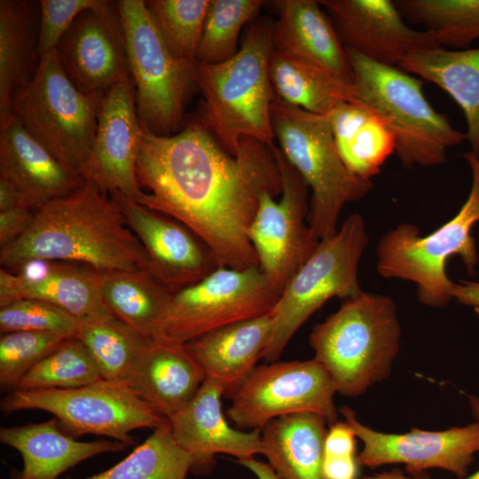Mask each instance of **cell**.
Masks as SVG:
<instances>
[{
    "instance_id": "6da1fadb",
    "label": "cell",
    "mask_w": 479,
    "mask_h": 479,
    "mask_svg": "<svg viewBox=\"0 0 479 479\" xmlns=\"http://www.w3.org/2000/svg\"><path fill=\"white\" fill-rule=\"evenodd\" d=\"M136 173L148 191L137 202L186 226L220 267L258 266L248 229L261 196L282 191L272 147L242 137L232 155L200 121L168 137L143 130Z\"/></svg>"
},
{
    "instance_id": "7a4b0ae2",
    "label": "cell",
    "mask_w": 479,
    "mask_h": 479,
    "mask_svg": "<svg viewBox=\"0 0 479 479\" xmlns=\"http://www.w3.org/2000/svg\"><path fill=\"white\" fill-rule=\"evenodd\" d=\"M35 259L79 263L102 272L149 271L147 253L119 204L85 182L40 208L28 229L0 250L1 268L9 271Z\"/></svg>"
},
{
    "instance_id": "3957f363",
    "label": "cell",
    "mask_w": 479,
    "mask_h": 479,
    "mask_svg": "<svg viewBox=\"0 0 479 479\" xmlns=\"http://www.w3.org/2000/svg\"><path fill=\"white\" fill-rule=\"evenodd\" d=\"M272 25L269 18L256 20L227 61L197 63V84L204 97L200 122L232 155L242 137L275 145L271 114L275 94L269 75Z\"/></svg>"
},
{
    "instance_id": "277c9868",
    "label": "cell",
    "mask_w": 479,
    "mask_h": 479,
    "mask_svg": "<svg viewBox=\"0 0 479 479\" xmlns=\"http://www.w3.org/2000/svg\"><path fill=\"white\" fill-rule=\"evenodd\" d=\"M400 334L394 301L363 291L316 325L309 342L336 391L357 397L389 375Z\"/></svg>"
},
{
    "instance_id": "5b68a950",
    "label": "cell",
    "mask_w": 479,
    "mask_h": 479,
    "mask_svg": "<svg viewBox=\"0 0 479 479\" xmlns=\"http://www.w3.org/2000/svg\"><path fill=\"white\" fill-rule=\"evenodd\" d=\"M345 48L356 100L373 109L389 126L401 164L412 168L445 162L447 150L466 140V135L429 104L422 82L400 67L374 62Z\"/></svg>"
},
{
    "instance_id": "8992f818",
    "label": "cell",
    "mask_w": 479,
    "mask_h": 479,
    "mask_svg": "<svg viewBox=\"0 0 479 479\" xmlns=\"http://www.w3.org/2000/svg\"><path fill=\"white\" fill-rule=\"evenodd\" d=\"M462 156L471 169L472 184L459 212L424 237L414 224H401L385 233L376 247L378 273L413 282L420 302L433 308L444 307L452 298L448 259L459 256L470 275L478 263L471 231L479 222V158L471 151Z\"/></svg>"
},
{
    "instance_id": "52a82bcc",
    "label": "cell",
    "mask_w": 479,
    "mask_h": 479,
    "mask_svg": "<svg viewBox=\"0 0 479 479\" xmlns=\"http://www.w3.org/2000/svg\"><path fill=\"white\" fill-rule=\"evenodd\" d=\"M271 114L280 151L311 189L308 224L319 240L329 238L338 231L343 206L366 195L373 182L347 169L326 115L307 112L276 98Z\"/></svg>"
},
{
    "instance_id": "ba28073f",
    "label": "cell",
    "mask_w": 479,
    "mask_h": 479,
    "mask_svg": "<svg viewBox=\"0 0 479 479\" xmlns=\"http://www.w3.org/2000/svg\"><path fill=\"white\" fill-rule=\"evenodd\" d=\"M117 10L135 87L138 121L156 136L179 132L197 84V63L177 58L159 33L143 0H120Z\"/></svg>"
},
{
    "instance_id": "9c48e42d",
    "label": "cell",
    "mask_w": 479,
    "mask_h": 479,
    "mask_svg": "<svg viewBox=\"0 0 479 479\" xmlns=\"http://www.w3.org/2000/svg\"><path fill=\"white\" fill-rule=\"evenodd\" d=\"M103 96L79 90L54 49L39 58L32 79L14 94L12 110L30 136L81 176L96 136Z\"/></svg>"
},
{
    "instance_id": "30bf717a",
    "label": "cell",
    "mask_w": 479,
    "mask_h": 479,
    "mask_svg": "<svg viewBox=\"0 0 479 479\" xmlns=\"http://www.w3.org/2000/svg\"><path fill=\"white\" fill-rule=\"evenodd\" d=\"M368 236L362 216L350 215L333 236L321 240L287 284L271 311L272 332L263 358L278 361L301 326L333 297L361 294L357 267Z\"/></svg>"
},
{
    "instance_id": "8fae6325",
    "label": "cell",
    "mask_w": 479,
    "mask_h": 479,
    "mask_svg": "<svg viewBox=\"0 0 479 479\" xmlns=\"http://www.w3.org/2000/svg\"><path fill=\"white\" fill-rule=\"evenodd\" d=\"M0 405L4 414L21 410L44 411L73 437L103 436L127 446L136 444L130 435L133 430H153L168 421L127 383L103 379L73 389L12 390Z\"/></svg>"
},
{
    "instance_id": "7c38bea8",
    "label": "cell",
    "mask_w": 479,
    "mask_h": 479,
    "mask_svg": "<svg viewBox=\"0 0 479 479\" xmlns=\"http://www.w3.org/2000/svg\"><path fill=\"white\" fill-rule=\"evenodd\" d=\"M279 296L259 266L218 267L173 294L163 338L187 343L223 326L269 314Z\"/></svg>"
},
{
    "instance_id": "4fadbf2b",
    "label": "cell",
    "mask_w": 479,
    "mask_h": 479,
    "mask_svg": "<svg viewBox=\"0 0 479 479\" xmlns=\"http://www.w3.org/2000/svg\"><path fill=\"white\" fill-rule=\"evenodd\" d=\"M335 386L317 360L275 361L256 366L230 396L228 419L238 429H261L271 420L299 412L337 421Z\"/></svg>"
},
{
    "instance_id": "5bb4252c",
    "label": "cell",
    "mask_w": 479,
    "mask_h": 479,
    "mask_svg": "<svg viewBox=\"0 0 479 479\" xmlns=\"http://www.w3.org/2000/svg\"><path fill=\"white\" fill-rule=\"evenodd\" d=\"M272 151L281 176V198L277 201L268 192L261 196L248 229V239L260 270L281 294L320 240L307 222V183L279 147L274 145Z\"/></svg>"
},
{
    "instance_id": "9a60e30c",
    "label": "cell",
    "mask_w": 479,
    "mask_h": 479,
    "mask_svg": "<svg viewBox=\"0 0 479 479\" xmlns=\"http://www.w3.org/2000/svg\"><path fill=\"white\" fill-rule=\"evenodd\" d=\"M142 131L134 83L124 75L101 99L96 136L81 171L84 182L105 194L137 201L143 194L136 173Z\"/></svg>"
},
{
    "instance_id": "2e32d148",
    "label": "cell",
    "mask_w": 479,
    "mask_h": 479,
    "mask_svg": "<svg viewBox=\"0 0 479 479\" xmlns=\"http://www.w3.org/2000/svg\"><path fill=\"white\" fill-rule=\"evenodd\" d=\"M340 411L363 442V450L357 456L359 466L404 464L411 475L428 468H441L463 479L479 452V420L443 431L412 428L404 434H386L359 422L349 406Z\"/></svg>"
},
{
    "instance_id": "e0dca14e",
    "label": "cell",
    "mask_w": 479,
    "mask_h": 479,
    "mask_svg": "<svg viewBox=\"0 0 479 479\" xmlns=\"http://www.w3.org/2000/svg\"><path fill=\"white\" fill-rule=\"evenodd\" d=\"M56 51L68 78L86 95L103 96L122 77L130 75L116 2L81 13Z\"/></svg>"
},
{
    "instance_id": "ac0fdd59",
    "label": "cell",
    "mask_w": 479,
    "mask_h": 479,
    "mask_svg": "<svg viewBox=\"0 0 479 479\" xmlns=\"http://www.w3.org/2000/svg\"><path fill=\"white\" fill-rule=\"evenodd\" d=\"M149 258V274L173 294L220 267L208 246L175 219L121 194L111 196Z\"/></svg>"
},
{
    "instance_id": "d6986e66",
    "label": "cell",
    "mask_w": 479,
    "mask_h": 479,
    "mask_svg": "<svg viewBox=\"0 0 479 479\" xmlns=\"http://www.w3.org/2000/svg\"><path fill=\"white\" fill-rule=\"evenodd\" d=\"M345 47L374 62L399 67L416 51L439 47L428 31L410 27L391 0H319Z\"/></svg>"
},
{
    "instance_id": "ffe728a7",
    "label": "cell",
    "mask_w": 479,
    "mask_h": 479,
    "mask_svg": "<svg viewBox=\"0 0 479 479\" xmlns=\"http://www.w3.org/2000/svg\"><path fill=\"white\" fill-rule=\"evenodd\" d=\"M223 396L219 383L205 379L196 395L169 419L175 441L194 459L193 473L209 469L218 453L238 460L263 454L261 430L244 432L232 427L222 410Z\"/></svg>"
},
{
    "instance_id": "44dd1931",
    "label": "cell",
    "mask_w": 479,
    "mask_h": 479,
    "mask_svg": "<svg viewBox=\"0 0 479 479\" xmlns=\"http://www.w3.org/2000/svg\"><path fill=\"white\" fill-rule=\"evenodd\" d=\"M0 177L13 185L35 209L84 184L15 119L0 130Z\"/></svg>"
},
{
    "instance_id": "7402d4cb",
    "label": "cell",
    "mask_w": 479,
    "mask_h": 479,
    "mask_svg": "<svg viewBox=\"0 0 479 479\" xmlns=\"http://www.w3.org/2000/svg\"><path fill=\"white\" fill-rule=\"evenodd\" d=\"M103 272L83 264L49 261L42 272L27 278L0 269V307L21 299L53 303L80 321L112 314L101 294Z\"/></svg>"
},
{
    "instance_id": "603a6c76",
    "label": "cell",
    "mask_w": 479,
    "mask_h": 479,
    "mask_svg": "<svg viewBox=\"0 0 479 479\" xmlns=\"http://www.w3.org/2000/svg\"><path fill=\"white\" fill-rule=\"evenodd\" d=\"M273 49L313 64L352 84L346 48L329 15L315 0L274 1Z\"/></svg>"
},
{
    "instance_id": "cb8c5ba5",
    "label": "cell",
    "mask_w": 479,
    "mask_h": 479,
    "mask_svg": "<svg viewBox=\"0 0 479 479\" xmlns=\"http://www.w3.org/2000/svg\"><path fill=\"white\" fill-rule=\"evenodd\" d=\"M205 379L187 343L161 338L153 340L126 383L169 420L196 395Z\"/></svg>"
},
{
    "instance_id": "d4e9b609",
    "label": "cell",
    "mask_w": 479,
    "mask_h": 479,
    "mask_svg": "<svg viewBox=\"0 0 479 479\" xmlns=\"http://www.w3.org/2000/svg\"><path fill=\"white\" fill-rule=\"evenodd\" d=\"M0 441L22 458V469L12 473L11 479H57L87 459L127 447L115 440L77 441L59 428L54 417L40 423L1 428Z\"/></svg>"
},
{
    "instance_id": "484cf974",
    "label": "cell",
    "mask_w": 479,
    "mask_h": 479,
    "mask_svg": "<svg viewBox=\"0 0 479 479\" xmlns=\"http://www.w3.org/2000/svg\"><path fill=\"white\" fill-rule=\"evenodd\" d=\"M272 332L271 312L211 331L187 345L206 379L230 397L263 358Z\"/></svg>"
},
{
    "instance_id": "4316f807",
    "label": "cell",
    "mask_w": 479,
    "mask_h": 479,
    "mask_svg": "<svg viewBox=\"0 0 479 479\" xmlns=\"http://www.w3.org/2000/svg\"><path fill=\"white\" fill-rule=\"evenodd\" d=\"M326 420L314 412L275 418L260 430L263 454L280 479H325Z\"/></svg>"
},
{
    "instance_id": "83f0119b",
    "label": "cell",
    "mask_w": 479,
    "mask_h": 479,
    "mask_svg": "<svg viewBox=\"0 0 479 479\" xmlns=\"http://www.w3.org/2000/svg\"><path fill=\"white\" fill-rule=\"evenodd\" d=\"M398 67L436 84L451 96L464 113L466 140L479 158V48L416 51Z\"/></svg>"
},
{
    "instance_id": "f1b7e54d",
    "label": "cell",
    "mask_w": 479,
    "mask_h": 479,
    "mask_svg": "<svg viewBox=\"0 0 479 479\" xmlns=\"http://www.w3.org/2000/svg\"><path fill=\"white\" fill-rule=\"evenodd\" d=\"M338 153L354 175L371 179L395 153V137L382 118L358 101L343 102L328 115Z\"/></svg>"
},
{
    "instance_id": "f546056e",
    "label": "cell",
    "mask_w": 479,
    "mask_h": 479,
    "mask_svg": "<svg viewBox=\"0 0 479 479\" xmlns=\"http://www.w3.org/2000/svg\"><path fill=\"white\" fill-rule=\"evenodd\" d=\"M35 18L34 2L0 1V130L15 120L12 98L36 69Z\"/></svg>"
},
{
    "instance_id": "4dcf8cb0",
    "label": "cell",
    "mask_w": 479,
    "mask_h": 479,
    "mask_svg": "<svg viewBox=\"0 0 479 479\" xmlns=\"http://www.w3.org/2000/svg\"><path fill=\"white\" fill-rule=\"evenodd\" d=\"M102 299L108 310L138 334L163 338L173 293L145 271L103 272Z\"/></svg>"
},
{
    "instance_id": "1f68e13d",
    "label": "cell",
    "mask_w": 479,
    "mask_h": 479,
    "mask_svg": "<svg viewBox=\"0 0 479 479\" xmlns=\"http://www.w3.org/2000/svg\"><path fill=\"white\" fill-rule=\"evenodd\" d=\"M269 75L277 99L312 114L327 116L340 104L357 101L351 83L275 49Z\"/></svg>"
},
{
    "instance_id": "d6a6232c",
    "label": "cell",
    "mask_w": 479,
    "mask_h": 479,
    "mask_svg": "<svg viewBox=\"0 0 479 479\" xmlns=\"http://www.w3.org/2000/svg\"><path fill=\"white\" fill-rule=\"evenodd\" d=\"M76 337L103 380L125 383L153 342L112 314L81 321Z\"/></svg>"
},
{
    "instance_id": "836d02e7",
    "label": "cell",
    "mask_w": 479,
    "mask_h": 479,
    "mask_svg": "<svg viewBox=\"0 0 479 479\" xmlns=\"http://www.w3.org/2000/svg\"><path fill=\"white\" fill-rule=\"evenodd\" d=\"M195 462L175 441L167 422L112 467L81 479H185Z\"/></svg>"
},
{
    "instance_id": "e575fe53",
    "label": "cell",
    "mask_w": 479,
    "mask_h": 479,
    "mask_svg": "<svg viewBox=\"0 0 479 479\" xmlns=\"http://www.w3.org/2000/svg\"><path fill=\"white\" fill-rule=\"evenodd\" d=\"M404 18L421 24L439 47L467 49L479 40V0H398Z\"/></svg>"
},
{
    "instance_id": "d590c367",
    "label": "cell",
    "mask_w": 479,
    "mask_h": 479,
    "mask_svg": "<svg viewBox=\"0 0 479 479\" xmlns=\"http://www.w3.org/2000/svg\"><path fill=\"white\" fill-rule=\"evenodd\" d=\"M262 0H211L196 54V62L216 65L227 61L240 50L242 27L252 21L265 4Z\"/></svg>"
},
{
    "instance_id": "8d00e7d4",
    "label": "cell",
    "mask_w": 479,
    "mask_h": 479,
    "mask_svg": "<svg viewBox=\"0 0 479 479\" xmlns=\"http://www.w3.org/2000/svg\"><path fill=\"white\" fill-rule=\"evenodd\" d=\"M101 379L84 345L77 337H70L31 368L14 390L73 389Z\"/></svg>"
},
{
    "instance_id": "74e56055",
    "label": "cell",
    "mask_w": 479,
    "mask_h": 479,
    "mask_svg": "<svg viewBox=\"0 0 479 479\" xmlns=\"http://www.w3.org/2000/svg\"><path fill=\"white\" fill-rule=\"evenodd\" d=\"M211 0H147V10L166 45L178 59L196 62Z\"/></svg>"
},
{
    "instance_id": "f35d334b",
    "label": "cell",
    "mask_w": 479,
    "mask_h": 479,
    "mask_svg": "<svg viewBox=\"0 0 479 479\" xmlns=\"http://www.w3.org/2000/svg\"><path fill=\"white\" fill-rule=\"evenodd\" d=\"M67 337L38 331H14L0 337V385L14 390L21 378Z\"/></svg>"
},
{
    "instance_id": "ab89813d",
    "label": "cell",
    "mask_w": 479,
    "mask_h": 479,
    "mask_svg": "<svg viewBox=\"0 0 479 479\" xmlns=\"http://www.w3.org/2000/svg\"><path fill=\"white\" fill-rule=\"evenodd\" d=\"M81 321L64 309L41 300L21 299L0 307L1 334L14 331L48 332L76 337Z\"/></svg>"
},
{
    "instance_id": "60d3db41",
    "label": "cell",
    "mask_w": 479,
    "mask_h": 479,
    "mask_svg": "<svg viewBox=\"0 0 479 479\" xmlns=\"http://www.w3.org/2000/svg\"><path fill=\"white\" fill-rule=\"evenodd\" d=\"M106 0H41L37 56L56 49L59 40L83 12L105 6Z\"/></svg>"
},
{
    "instance_id": "b9f144b4",
    "label": "cell",
    "mask_w": 479,
    "mask_h": 479,
    "mask_svg": "<svg viewBox=\"0 0 479 479\" xmlns=\"http://www.w3.org/2000/svg\"><path fill=\"white\" fill-rule=\"evenodd\" d=\"M29 207H16L0 211V246L19 239L31 225L35 212Z\"/></svg>"
},
{
    "instance_id": "7bdbcfd3",
    "label": "cell",
    "mask_w": 479,
    "mask_h": 479,
    "mask_svg": "<svg viewBox=\"0 0 479 479\" xmlns=\"http://www.w3.org/2000/svg\"><path fill=\"white\" fill-rule=\"evenodd\" d=\"M356 434L346 421L330 425L325 438V457H354Z\"/></svg>"
},
{
    "instance_id": "ee69618b",
    "label": "cell",
    "mask_w": 479,
    "mask_h": 479,
    "mask_svg": "<svg viewBox=\"0 0 479 479\" xmlns=\"http://www.w3.org/2000/svg\"><path fill=\"white\" fill-rule=\"evenodd\" d=\"M357 457H325L323 475L325 479H357Z\"/></svg>"
},
{
    "instance_id": "f6af8a7d",
    "label": "cell",
    "mask_w": 479,
    "mask_h": 479,
    "mask_svg": "<svg viewBox=\"0 0 479 479\" xmlns=\"http://www.w3.org/2000/svg\"><path fill=\"white\" fill-rule=\"evenodd\" d=\"M452 295L461 304L479 307V282L454 283Z\"/></svg>"
},
{
    "instance_id": "bcb514c9",
    "label": "cell",
    "mask_w": 479,
    "mask_h": 479,
    "mask_svg": "<svg viewBox=\"0 0 479 479\" xmlns=\"http://www.w3.org/2000/svg\"><path fill=\"white\" fill-rule=\"evenodd\" d=\"M16 207L33 208L13 185L0 177V211Z\"/></svg>"
},
{
    "instance_id": "7dc6e473",
    "label": "cell",
    "mask_w": 479,
    "mask_h": 479,
    "mask_svg": "<svg viewBox=\"0 0 479 479\" xmlns=\"http://www.w3.org/2000/svg\"><path fill=\"white\" fill-rule=\"evenodd\" d=\"M238 462L254 473L257 479H280L268 464L254 457L240 459Z\"/></svg>"
},
{
    "instance_id": "c3c4849f",
    "label": "cell",
    "mask_w": 479,
    "mask_h": 479,
    "mask_svg": "<svg viewBox=\"0 0 479 479\" xmlns=\"http://www.w3.org/2000/svg\"><path fill=\"white\" fill-rule=\"evenodd\" d=\"M469 405L471 407V410L474 415L479 420V398L475 397H469ZM412 479H434L430 477L428 474H425L424 472L412 475ZM463 479H479V469L476 470L472 475L466 476Z\"/></svg>"
},
{
    "instance_id": "681fc988",
    "label": "cell",
    "mask_w": 479,
    "mask_h": 479,
    "mask_svg": "<svg viewBox=\"0 0 479 479\" xmlns=\"http://www.w3.org/2000/svg\"><path fill=\"white\" fill-rule=\"evenodd\" d=\"M363 479H412L404 475L402 470L395 468L391 471L375 473L371 475H365Z\"/></svg>"
}]
</instances>
